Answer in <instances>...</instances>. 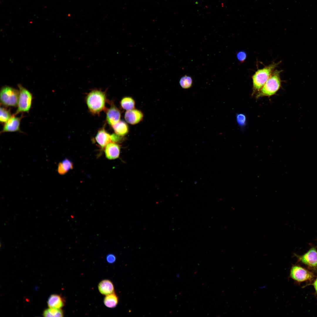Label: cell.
Wrapping results in <instances>:
<instances>
[{
    "label": "cell",
    "instance_id": "cell-8",
    "mask_svg": "<svg viewBox=\"0 0 317 317\" xmlns=\"http://www.w3.org/2000/svg\"><path fill=\"white\" fill-rule=\"evenodd\" d=\"M97 143L102 149H104L109 143L112 142V134H110L104 128L99 130L95 137Z\"/></svg>",
    "mask_w": 317,
    "mask_h": 317
},
{
    "label": "cell",
    "instance_id": "cell-22",
    "mask_svg": "<svg viewBox=\"0 0 317 317\" xmlns=\"http://www.w3.org/2000/svg\"><path fill=\"white\" fill-rule=\"evenodd\" d=\"M236 119L238 124L241 127H245L247 123V118L245 114L240 113L236 115Z\"/></svg>",
    "mask_w": 317,
    "mask_h": 317
},
{
    "label": "cell",
    "instance_id": "cell-12",
    "mask_svg": "<svg viewBox=\"0 0 317 317\" xmlns=\"http://www.w3.org/2000/svg\"><path fill=\"white\" fill-rule=\"evenodd\" d=\"M104 149L105 156L108 159L113 160L119 157L120 148L119 145L116 143H109Z\"/></svg>",
    "mask_w": 317,
    "mask_h": 317
},
{
    "label": "cell",
    "instance_id": "cell-23",
    "mask_svg": "<svg viewBox=\"0 0 317 317\" xmlns=\"http://www.w3.org/2000/svg\"><path fill=\"white\" fill-rule=\"evenodd\" d=\"M237 56L238 60L240 62H242L246 59L247 57V55L245 52L241 51L237 53Z\"/></svg>",
    "mask_w": 317,
    "mask_h": 317
},
{
    "label": "cell",
    "instance_id": "cell-11",
    "mask_svg": "<svg viewBox=\"0 0 317 317\" xmlns=\"http://www.w3.org/2000/svg\"><path fill=\"white\" fill-rule=\"evenodd\" d=\"M121 112L119 109L112 104L108 109L106 113V119L108 123L111 126L116 124L120 120Z\"/></svg>",
    "mask_w": 317,
    "mask_h": 317
},
{
    "label": "cell",
    "instance_id": "cell-25",
    "mask_svg": "<svg viewBox=\"0 0 317 317\" xmlns=\"http://www.w3.org/2000/svg\"><path fill=\"white\" fill-rule=\"evenodd\" d=\"M316 293L317 294V278L314 281L313 284Z\"/></svg>",
    "mask_w": 317,
    "mask_h": 317
},
{
    "label": "cell",
    "instance_id": "cell-15",
    "mask_svg": "<svg viewBox=\"0 0 317 317\" xmlns=\"http://www.w3.org/2000/svg\"><path fill=\"white\" fill-rule=\"evenodd\" d=\"M112 127L115 133L121 136L127 135L129 131L128 125L123 121L120 120Z\"/></svg>",
    "mask_w": 317,
    "mask_h": 317
},
{
    "label": "cell",
    "instance_id": "cell-19",
    "mask_svg": "<svg viewBox=\"0 0 317 317\" xmlns=\"http://www.w3.org/2000/svg\"><path fill=\"white\" fill-rule=\"evenodd\" d=\"M45 310L43 315L45 317H63V314L60 308H50Z\"/></svg>",
    "mask_w": 317,
    "mask_h": 317
},
{
    "label": "cell",
    "instance_id": "cell-6",
    "mask_svg": "<svg viewBox=\"0 0 317 317\" xmlns=\"http://www.w3.org/2000/svg\"><path fill=\"white\" fill-rule=\"evenodd\" d=\"M290 276L296 281L301 282L311 281L314 276L312 272L298 265H294L290 269Z\"/></svg>",
    "mask_w": 317,
    "mask_h": 317
},
{
    "label": "cell",
    "instance_id": "cell-5",
    "mask_svg": "<svg viewBox=\"0 0 317 317\" xmlns=\"http://www.w3.org/2000/svg\"><path fill=\"white\" fill-rule=\"evenodd\" d=\"M19 90L9 86L3 87L0 91V102L6 107L17 106Z\"/></svg>",
    "mask_w": 317,
    "mask_h": 317
},
{
    "label": "cell",
    "instance_id": "cell-20",
    "mask_svg": "<svg viewBox=\"0 0 317 317\" xmlns=\"http://www.w3.org/2000/svg\"><path fill=\"white\" fill-rule=\"evenodd\" d=\"M179 84L183 88L188 89L192 86V79L190 77L185 75L181 78L179 81Z\"/></svg>",
    "mask_w": 317,
    "mask_h": 317
},
{
    "label": "cell",
    "instance_id": "cell-21",
    "mask_svg": "<svg viewBox=\"0 0 317 317\" xmlns=\"http://www.w3.org/2000/svg\"><path fill=\"white\" fill-rule=\"evenodd\" d=\"M10 110L3 107H0V121L2 123H5L11 117Z\"/></svg>",
    "mask_w": 317,
    "mask_h": 317
},
{
    "label": "cell",
    "instance_id": "cell-2",
    "mask_svg": "<svg viewBox=\"0 0 317 317\" xmlns=\"http://www.w3.org/2000/svg\"><path fill=\"white\" fill-rule=\"evenodd\" d=\"M281 71L274 70L265 83L256 94V97H270L275 94L280 88L281 81L280 74Z\"/></svg>",
    "mask_w": 317,
    "mask_h": 317
},
{
    "label": "cell",
    "instance_id": "cell-3",
    "mask_svg": "<svg viewBox=\"0 0 317 317\" xmlns=\"http://www.w3.org/2000/svg\"><path fill=\"white\" fill-rule=\"evenodd\" d=\"M279 63V62L273 63L262 68L258 69L255 72L252 76V95L257 94L259 91Z\"/></svg>",
    "mask_w": 317,
    "mask_h": 317
},
{
    "label": "cell",
    "instance_id": "cell-16",
    "mask_svg": "<svg viewBox=\"0 0 317 317\" xmlns=\"http://www.w3.org/2000/svg\"><path fill=\"white\" fill-rule=\"evenodd\" d=\"M73 167L72 162L68 158H66L59 163L57 171L60 174L63 175L72 169Z\"/></svg>",
    "mask_w": 317,
    "mask_h": 317
},
{
    "label": "cell",
    "instance_id": "cell-4",
    "mask_svg": "<svg viewBox=\"0 0 317 317\" xmlns=\"http://www.w3.org/2000/svg\"><path fill=\"white\" fill-rule=\"evenodd\" d=\"M19 96L17 108L15 115L20 113L28 112L31 107L33 96L31 93L21 85L19 84Z\"/></svg>",
    "mask_w": 317,
    "mask_h": 317
},
{
    "label": "cell",
    "instance_id": "cell-10",
    "mask_svg": "<svg viewBox=\"0 0 317 317\" xmlns=\"http://www.w3.org/2000/svg\"><path fill=\"white\" fill-rule=\"evenodd\" d=\"M14 114L5 123L2 132H13L20 130V122L22 117H16Z\"/></svg>",
    "mask_w": 317,
    "mask_h": 317
},
{
    "label": "cell",
    "instance_id": "cell-14",
    "mask_svg": "<svg viewBox=\"0 0 317 317\" xmlns=\"http://www.w3.org/2000/svg\"><path fill=\"white\" fill-rule=\"evenodd\" d=\"M47 304L49 308H60L64 306V303L60 296L56 294H53L48 298Z\"/></svg>",
    "mask_w": 317,
    "mask_h": 317
},
{
    "label": "cell",
    "instance_id": "cell-17",
    "mask_svg": "<svg viewBox=\"0 0 317 317\" xmlns=\"http://www.w3.org/2000/svg\"><path fill=\"white\" fill-rule=\"evenodd\" d=\"M120 104L122 107L127 111L135 109V102L131 97H125L121 100Z\"/></svg>",
    "mask_w": 317,
    "mask_h": 317
},
{
    "label": "cell",
    "instance_id": "cell-24",
    "mask_svg": "<svg viewBox=\"0 0 317 317\" xmlns=\"http://www.w3.org/2000/svg\"><path fill=\"white\" fill-rule=\"evenodd\" d=\"M106 259L109 263H113L116 260L115 256L112 254H109L107 255L106 257Z\"/></svg>",
    "mask_w": 317,
    "mask_h": 317
},
{
    "label": "cell",
    "instance_id": "cell-1",
    "mask_svg": "<svg viewBox=\"0 0 317 317\" xmlns=\"http://www.w3.org/2000/svg\"><path fill=\"white\" fill-rule=\"evenodd\" d=\"M86 101L89 111L93 114H98L106 109V96L101 90H92L87 94Z\"/></svg>",
    "mask_w": 317,
    "mask_h": 317
},
{
    "label": "cell",
    "instance_id": "cell-7",
    "mask_svg": "<svg viewBox=\"0 0 317 317\" xmlns=\"http://www.w3.org/2000/svg\"><path fill=\"white\" fill-rule=\"evenodd\" d=\"M298 260L311 269H317V249L315 247H311L301 255L295 254Z\"/></svg>",
    "mask_w": 317,
    "mask_h": 317
},
{
    "label": "cell",
    "instance_id": "cell-18",
    "mask_svg": "<svg viewBox=\"0 0 317 317\" xmlns=\"http://www.w3.org/2000/svg\"><path fill=\"white\" fill-rule=\"evenodd\" d=\"M104 303L105 306L107 307L114 308L118 303V297L114 293L107 295L104 298Z\"/></svg>",
    "mask_w": 317,
    "mask_h": 317
},
{
    "label": "cell",
    "instance_id": "cell-9",
    "mask_svg": "<svg viewBox=\"0 0 317 317\" xmlns=\"http://www.w3.org/2000/svg\"><path fill=\"white\" fill-rule=\"evenodd\" d=\"M144 114L142 112L136 109L127 111L124 114V119L128 123L132 125L136 124L143 119Z\"/></svg>",
    "mask_w": 317,
    "mask_h": 317
},
{
    "label": "cell",
    "instance_id": "cell-13",
    "mask_svg": "<svg viewBox=\"0 0 317 317\" xmlns=\"http://www.w3.org/2000/svg\"><path fill=\"white\" fill-rule=\"evenodd\" d=\"M98 289L100 292L104 295H107L114 293V288L112 282L109 280L105 279L99 284Z\"/></svg>",
    "mask_w": 317,
    "mask_h": 317
}]
</instances>
